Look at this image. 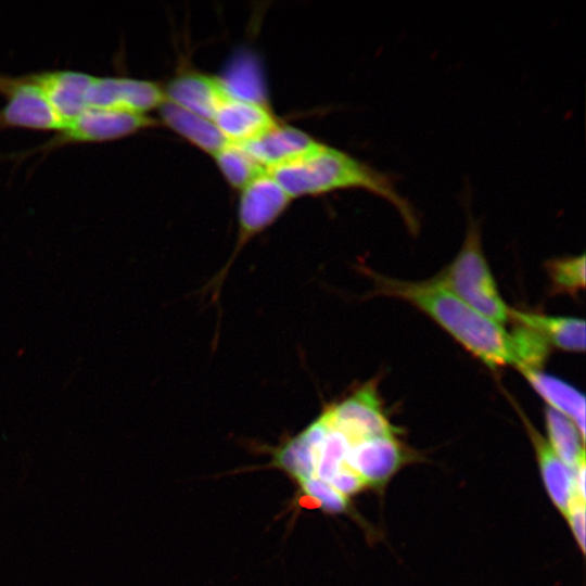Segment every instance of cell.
<instances>
[{"mask_svg": "<svg viewBox=\"0 0 586 586\" xmlns=\"http://www.w3.org/2000/svg\"><path fill=\"white\" fill-rule=\"evenodd\" d=\"M371 278L375 294L397 297L419 308L489 368L517 367L511 332L470 307L436 278L402 281L377 273Z\"/></svg>", "mask_w": 586, "mask_h": 586, "instance_id": "1", "label": "cell"}, {"mask_svg": "<svg viewBox=\"0 0 586 586\" xmlns=\"http://www.w3.org/2000/svg\"><path fill=\"white\" fill-rule=\"evenodd\" d=\"M267 171L292 199L337 189L365 188L393 203L409 229L418 230L415 209L397 192L393 177L337 149L320 143L304 156Z\"/></svg>", "mask_w": 586, "mask_h": 586, "instance_id": "2", "label": "cell"}, {"mask_svg": "<svg viewBox=\"0 0 586 586\" xmlns=\"http://www.w3.org/2000/svg\"><path fill=\"white\" fill-rule=\"evenodd\" d=\"M436 279L485 317L501 326L509 320L510 307L498 292L482 250L480 226L472 217L462 247Z\"/></svg>", "mask_w": 586, "mask_h": 586, "instance_id": "3", "label": "cell"}, {"mask_svg": "<svg viewBox=\"0 0 586 586\" xmlns=\"http://www.w3.org/2000/svg\"><path fill=\"white\" fill-rule=\"evenodd\" d=\"M156 125L157 120L148 114L87 107L66 122L49 140L33 149L15 153L14 157L24 158L36 153L46 155L67 144L118 140Z\"/></svg>", "mask_w": 586, "mask_h": 586, "instance_id": "4", "label": "cell"}, {"mask_svg": "<svg viewBox=\"0 0 586 586\" xmlns=\"http://www.w3.org/2000/svg\"><path fill=\"white\" fill-rule=\"evenodd\" d=\"M238 220L239 239L228 264L218 272L209 284L217 296L229 267L241 249L256 234L269 227L285 211L292 198L268 173L253 179L241 189Z\"/></svg>", "mask_w": 586, "mask_h": 586, "instance_id": "5", "label": "cell"}, {"mask_svg": "<svg viewBox=\"0 0 586 586\" xmlns=\"http://www.w3.org/2000/svg\"><path fill=\"white\" fill-rule=\"evenodd\" d=\"M163 88L151 80L94 76L88 92V107L146 114L164 101Z\"/></svg>", "mask_w": 586, "mask_h": 586, "instance_id": "6", "label": "cell"}, {"mask_svg": "<svg viewBox=\"0 0 586 586\" xmlns=\"http://www.w3.org/2000/svg\"><path fill=\"white\" fill-rule=\"evenodd\" d=\"M30 77L63 125L88 107V92L93 75L72 69H54L30 73Z\"/></svg>", "mask_w": 586, "mask_h": 586, "instance_id": "7", "label": "cell"}, {"mask_svg": "<svg viewBox=\"0 0 586 586\" xmlns=\"http://www.w3.org/2000/svg\"><path fill=\"white\" fill-rule=\"evenodd\" d=\"M213 122L226 140L235 144L257 138L278 124L267 104L229 94L220 102Z\"/></svg>", "mask_w": 586, "mask_h": 586, "instance_id": "8", "label": "cell"}, {"mask_svg": "<svg viewBox=\"0 0 586 586\" xmlns=\"http://www.w3.org/2000/svg\"><path fill=\"white\" fill-rule=\"evenodd\" d=\"M319 144L306 132L278 123L257 138L239 145L269 170L304 156Z\"/></svg>", "mask_w": 586, "mask_h": 586, "instance_id": "9", "label": "cell"}, {"mask_svg": "<svg viewBox=\"0 0 586 586\" xmlns=\"http://www.w3.org/2000/svg\"><path fill=\"white\" fill-rule=\"evenodd\" d=\"M521 417L535 450L545 489L552 504L564 515L572 498L575 495H579L575 488L574 471L559 458L547 438L540 434L523 413H521Z\"/></svg>", "mask_w": 586, "mask_h": 586, "instance_id": "10", "label": "cell"}, {"mask_svg": "<svg viewBox=\"0 0 586 586\" xmlns=\"http://www.w3.org/2000/svg\"><path fill=\"white\" fill-rule=\"evenodd\" d=\"M163 90L165 99L211 120L228 94L218 77L195 72L173 78Z\"/></svg>", "mask_w": 586, "mask_h": 586, "instance_id": "11", "label": "cell"}, {"mask_svg": "<svg viewBox=\"0 0 586 586\" xmlns=\"http://www.w3.org/2000/svg\"><path fill=\"white\" fill-rule=\"evenodd\" d=\"M62 125V120L35 87L33 80L28 88L8 97L5 104L0 109V130L25 128L56 131Z\"/></svg>", "mask_w": 586, "mask_h": 586, "instance_id": "12", "label": "cell"}, {"mask_svg": "<svg viewBox=\"0 0 586 586\" xmlns=\"http://www.w3.org/2000/svg\"><path fill=\"white\" fill-rule=\"evenodd\" d=\"M509 320L538 332L549 345L566 352H584L585 321L574 317L548 316L510 308Z\"/></svg>", "mask_w": 586, "mask_h": 586, "instance_id": "13", "label": "cell"}, {"mask_svg": "<svg viewBox=\"0 0 586 586\" xmlns=\"http://www.w3.org/2000/svg\"><path fill=\"white\" fill-rule=\"evenodd\" d=\"M161 120L199 149L214 155L228 141L213 120L164 99L158 106Z\"/></svg>", "mask_w": 586, "mask_h": 586, "instance_id": "14", "label": "cell"}, {"mask_svg": "<svg viewBox=\"0 0 586 586\" xmlns=\"http://www.w3.org/2000/svg\"><path fill=\"white\" fill-rule=\"evenodd\" d=\"M522 374L549 407L573 421L585 437V396L569 383L542 370H528Z\"/></svg>", "mask_w": 586, "mask_h": 586, "instance_id": "15", "label": "cell"}, {"mask_svg": "<svg viewBox=\"0 0 586 586\" xmlns=\"http://www.w3.org/2000/svg\"><path fill=\"white\" fill-rule=\"evenodd\" d=\"M545 422L547 441L559 458L573 471L585 464L584 436L573 421L547 407Z\"/></svg>", "mask_w": 586, "mask_h": 586, "instance_id": "16", "label": "cell"}, {"mask_svg": "<svg viewBox=\"0 0 586 586\" xmlns=\"http://www.w3.org/2000/svg\"><path fill=\"white\" fill-rule=\"evenodd\" d=\"M213 156L221 174L233 188L242 189L267 171L242 146L235 143L228 142Z\"/></svg>", "mask_w": 586, "mask_h": 586, "instance_id": "17", "label": "cell"}, {"mask_svg": "<svg viewBox=\"0 0 586 586\" xmlns=\"http://www.w3.org/2000/svg\"><path fill=\"white\" fill-rule=\"evenodd\" d=\"M219 79L229 95L266 104L262 78L253 61L238 60L227 72L226 77Z\"/></svg>", "mask_w": 586, "mask_h": 586, "instance_id": "18", "label": "cell"}, {"mask_svg": "<svg viewBox=\"0 0 586 586\" xmlns=\"http://www.w3.org/2000/svg\"><path fill=\"white\" fill-rule=\"evenodd\" d=\"M552 293L576 294L585 286V256L551 259L546 264Z\"/></svg>", "mask_w": 586, "mask_h": 586, "instance_id": "19", "label": "cell"}, {"mask_svg": "<svg viewBox=\"0 0 586 586\" xmlns=\"http://www.w3.org/2000/svg\"><path fill=\"white\" fill-rule=\"evenodd\" d=\"M582 552L585 551V497L575 495L563 515Z\"/></svg>", "mask_w": 586, "mask_h": 586, "instance_id": "20", "label": "cell"}]
</instances>
